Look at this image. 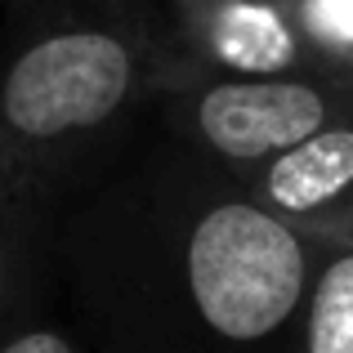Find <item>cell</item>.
<instances>
[{"label": "cell", "mask_w": 353, "mask_h": 353, "mask_svg": "<svg viewBox=\"0 0 353 353\" xmlns=\"http://www.w3.org/2000/svg\"><path fill=\"white\" fill-rule=\"evenodd\" d=\"M210 45L241 72H282L295 54L291 32L264 5H224L210 23Z\"/></svg>", "instance_id": "obj_5"}, {"label": "cell", "mask_w": 353, "mask_h": 353, "mask_svg": "<svg viewBox=\"0 0 353 353\" xmlns=\"http://www.w3.org/2000/svg\"><path fill=\"white\" fill-rule=\"evenodd\" d=\"M197 125L228 161H273L331 125V99L304 81H224L201 94Z\"/></svg>", "instance_id": "obj_2"}, {"label": "cell", "mask_w": 353, "mask_h": 353, "mask_svg": "<svg viewBox=\"0 0 353 353\" xmlns=\"http://www.w3.org/2000/svg\"><path fill=\"white\" fill-rule=\"evenodd\" d=\"M5 277H9V255H5V241H0V295H5Z\"/></svg>", "instance_id": "obj_8"}, {"label": "cell", "mask_w": 353, "mask_h": 353, "mask_svg": "<svg viewBox=\"0 0 353 353\" xmlns=\"http://www.w3.org/2000/svg\"><path fill=\"white\" fill-rule=\"evenodd\" d=\"M0 353H81L63 331H50V327H23L14 336L0 340Z\"/></svg>", "instance_id": "obj_6"}, {"label": "cell", "mask_w": 353, "mask_h": 353, "mask_svg": "<svg viewBox=\"0 0 353 353\" xmlns=\"http://www.w3.org/2000/svg\"><path fill=\"white\" fill-rule=\"evenodd\" d=\"M259 206L322 241L353 237V125H322L259 174Z\"/></svg>", "instance_id": "obj_3"}, {"label": "cell", "mask_w": 353, "mask_h": 353, "mask_svg": "<svg viewBox=\"0 0 353 353\" xmlns=\"http://www.w3.org/2000/svg\"><path fill=\"white\" fill-rule=\"evenodd\" d=\"M300 353H353V237L322 241L304 300Z\"/></svg>", "instance_id": "obj_4"}, {"label": "cell", "mask_w": 353, "mask_h": 353, "mask_svg": "<svg viewBox=\"0 0 353 353\" xmlns=\"http://www.w3.org/2000/svg\"><path fill=\"white\" fill-rule=\"evenodd\" d=\"M309 18L322 36H331L340 45H353V0H313Z\"/></svg>", "instance_id": "obj_7"}, {"label": "cell", "mask_w": 353, "mask_h": 353, "mask_svg": "<svg viewBox=\"0 0 353 353\" xmlns=\"http://www.w3.org/2000/svg\"><path fill=\"white\" fill-rule=\"evenodd\" d=\"M134 63L108 32H63L9 68L0 112L23 139H63L103 125L125 103Z\"/></svg>", "instance_id": "obj_1"}]
</instances>
